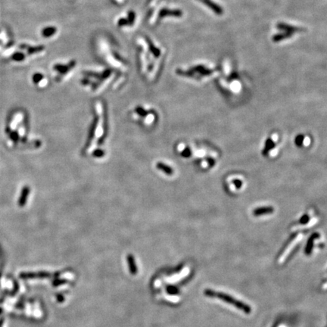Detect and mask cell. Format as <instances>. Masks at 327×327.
<instances>
[{
  "label": "cell",
  "instance_id": "cell-13",
  "mask_svg": "<svg viewBox=\"0 0 327 327\" xmlns=\"http://www.w3.org/2000/svg\"><path fill=\"white\" fill-rule=\"evenodd\" d=\"M138 41H139V43H140V44H141L142 46H143V47L144 48L145 51H148V46H147V44H146V43H145L144 40H143V39H139Z\"/></svg>",
  "mask_w": 327,
  "mask_h": 327
},
{
  "label": "cell",
  "instance_id": "cell-3",
  "mask_svg": "<svg viewBox=\"0 0 327 327\" xmlns=\"http://www.w3.org/2000/svg\"><path fill=\"white\" fill-rule=\"evenodd\" d=\"M156 167L158 169H159L160 170L163 171L164 173H165L167 175H172L173 173V170L170 167V166L166 165L165 164L162 163V162H158L156 164Z\"/></svg>",
  "mask_w": 327,
  "mask_h": 327
},
{
  "label": "cell",
  "instance_id": "cell-14",
  "mask_svg": "<svg viewBox=\"0 0 327 327\" xmlns=\"http://www.w3.org/2000/svg\"><path fill=\"white\" fill-rule=\"evenodd\" d=\"M309 218H310V217H309V216L307 215V214H306V215H304V217H302V219H301L300 222H301V223H307V222L309 220Z\"/></svg>",
  "mask_w": 327,
  "mask_h": 327
},
{
  "label": "cell",
  "instance_id": "cell-9",
  "mask_svg": "<svg viewBox=\"0 0 327 327\" xmlns=\"http://www.w3.org/2000/svg\"><path fill=\"white\" fill-rule=\"evenodd\" d=\"M141 60H142V64H143V71H146V68H147V64H146V57H145L144 53H142L141 54Z\"/></svg>",
  "mask_w": 327,
  "mask_h": 327
},
{
  "label": "cell",
  "instance_id": "cell-11",
  "mask_svg": "<svg viewBox=\"0 0 327 327\" xmlns=\"http://www.w3.org/2000/svg\"><path fill=\"white\" fill-rule=\"evenodd\" d=\"M42 80H43V75L40 74H36L33 76V82L34 83H38Z\"/></svg>",
  "mask_w": 327,
  "mask_h": 327
},
{
  "label": "cell",
  "instance_id": "cell-10",
  "mask_svg": "<svg viewBox=\"0 0 327 327\" xmlns=\"http://www.w3.org/2000/svg\"><path fill=\"white\" fill-rule=\"evenodd\" d=\"M303 143H304V136H303L302 135H299V136H298L295 139L296 145L298 146H302L303 145Z\"/></svg>",
  "mask_w": 327,
  "mask_h": 327
},
{
  "label": "cell",
  "instance_id": "cell-1",
  "mask_svg": "<svg viewBox=\"0 0 327 327\" xmlns=\"http://www.w3.org/2000/svg\"><path fill=\"white\" fill-rule=\"evenodd\" d=\"M204 294L207 296L209 297H213V298H217L220 299V300L223 301V302H228L229 304H232L234 307H237L239 310H242L243 312H245V314H249L251 312V307H249L247 304H244L243 302H240V301L237 300V299L233 298L232 296L228 295L225 294V293L222 292H217V291H214V290L211 289H206L204 290Z\"/></svg>",
  "mask_w": 327,
  "mask_h": 327
},
{
  "label": "cell",
  "instance_id": "cell-23",
  "mask_svg": "<svg viewBox=\"0 0 327 327\" xmlns=\"http://www.w3.org/2000/svg\"><path fill=\"white\" fill-rule=\"evenodd\" d=\"M117 1L118 2H123L124 0H117Z\"/></svg>",
  "mask_w": 327,
  "mask_h": 327
},
{
  "label": "cell",
  "instance_id": "cell-19",
  "mask_svg": "<svg viewBox=\"0 0 327 327\" xmlns=\"http://www.w3.org/2000/svg\"><path fill=\"white\" fill-rule=\"evenodd\" d=\"M46 83H47V80H46V79H43V80H41V83H40V86H45Z\"/></svg>",
  "mask_w": 327,
  "mask_h": 327
},
{
  "label": "cell",
  "instance_id": "cell-12",
  "mask_svg": "<svg viewBox=\"0 0 327 327\" xmlns=\"http://www.w3.org/2000/svg\"><path fill=\"white\" fill-rule=\"evenodd\" d=\"M43 48H42V47H39V48H30V49H28V53H30V54H32V53L37 52V51H39L43 50Z\"/></svg>",
  "mask_w": 327,
  "mask_h": 327
},
{
  "label": "cell",
  "instance_id": "cell-6",
  "mask_svg": "<svg viewBox=\"0 0 327 327\" xmlns=\"http://www.w3.org/2000/svg\"><path fill=\"white\" fill-rule=\"evenodd\" d=\"M56 33V28L55 27H47V28L44 29L43 31L42 32V34L45 36V37H50L51 36H52L53 34Z\"/></svg>",
  "mask_w": 327,
  "mask_h": 327
},
{
  "label": "cell",
  "instance_id": "cell-5",
  "mask_svg": "<svg viewBox=\"0 0 327 327\" xmlns=\"http://www.w3.org/2000/svg\"><path fill=\"white\" fill-rule=\"evenodd\" d=\"M275 147V142L273 141V139H268L266 141L265 143V148H264L263 154H266L267 153L270 152V151H271L272 149H274Z\"/></svg>",
  "mask_w": 327,
  "mask_h": 327
},
{
  "label": "cell",
  "instance_id": "cell-20",
  "mask_svg": "<svg viewBox=\"0 0 327 327\" xmlns=\"http://www.w3.org/2000/svg\"><path fill=\"white\" fill-rule=\"evenodd\" d=\"M189 151V149H186V150H185L184 151L185 152L182 153V155L184 156V157H187V156H189V152H188Z\"/></svg>",
  "mask_w": 327,
  "mask_h": 327
},
{
  "label": "cell",
  "instance_id": "cell-8",
  "mask_svg": "<svg viewBox=\"0 0 327 327\" xmlns=\"http://www.w3.org/2000/svg\"><path fill=\"white\" fill-rule=\"evenodd\" d=\"M25 59V55L23 54V53H21V52L15 53V54H14L12 55V59L13 60L16 61V62H21V61L24 60Z\"/></svg>",
  "mask_w": 327,
  "mask_h": 327
},
{
  "label": "cell",
  "instance_id": "cell-21",
  "mask_svg": "<svg viewBox=\"0 0 327 327\" xmlns=\"http://www.w3.org/2000/svg\"><path fill=\"white\" fill-rule=\"evenodd\" d=\"M3 324V319H0V327H2V326Z\"/></svg>",
  "mask_w": 327,
  "mask_h": 327
},
{
  "label": "cell",
  "instance_id": "cell-18",
  "mask_svg": "<svg viewBox=\"0 0 327 327\" xmlns=\"http://www.w3.org/2000/svg\"><path fill=\"white\" fill-rule=\"evenodd\" d=\"M129 17H130V21L132 23L134 21V14L133 13H130L129 14Z\"/></svg>",
  "mask_w": 327,
  "mask_h": 327
},
{
  "label": "cell",
  "instance_id": "cell-7",
  "mask_svg": "<svg viewBox=\"0 0 327 327\" xmlns=\"http://www.w3.org/2000/svg\"><path fill=\"white\" fill-rule=\"evenodd\" d=\"M316 238H317V234H314V235H312L311 237H310V239L308 240V243H307V249H306V252H307V253H310V251H311L312 245H313V241L314 240V239H316Z\"/></svg>",
  "mask_w": 327,
  "mask_h": 327
},
{
  "label": "cell",
  "instance_id": "cell-2",
  "mask_svg": "<svg viewBox=\"0 0 327 327\" xmlns=\"http://www.w3.org/2000/svg\"><path fill=\"white\" fill-rule=\"evenodd\" d=\"M273 211H274V209L272 207H258V208L253 211V214H254V216H256V217H257V216H262L265 215V214H272Z\"/></svg>",
  "mask_w": 327,
  "mask_h": 327
},
{
  "label": "cell",
  "instance_id": "cell-15",
  "mask_svg": "<svg viewBox=\"0 0 327 327\" xmlns=\"http://www.w3.org/2000/svg\"><path fill=\"white\" fill-rule=\"evenodd\" d=\"M233 183H234L235 185H236V187L238 188V189H239L240 187L241 186V185H242V183H241L240 180H235L234 182H233Z\"/></svg>",
  "mask_w": 327,
  "mask_h": 327
},
{
  "label": "cell",
  "instance_id": "cell-16",
  "mask_svg": "<svg viewBox=\"0 0 327 327\" xmlns=\"http://www.w3.org/2000/svg\"><path fill=\"white\" fill-rule=\"evenodd\" d=\"M137 112L139 114H141V115L144 116V114H146V112L145 110H143V108H137Z\"/></svg>",
  "mask_w": 327,
  "mask_h": 327
},
{
  "label": "cell",
  "instance_id": "cell-17",
  "mask_svg": "<svg viewBox=\"0 0 327 327\" xmlns=\"http://www.w3.org/2000/svg\"><path fill=\"white\" fill-rule=\"evenodd\" d=\"M127 23V20H125V19H120V20L119 21V25H126Z\"/></svg>",
  "mask_w": 327,
  "mask_h": 327
},
{
  "label": "cell",
  "instance_id": "cell-24",
  "mask_svg": "<svg viewBox=\"0 0 327 327\" xmlns=\"http://www.w3.org/2000/svg\"><path fill=\"white\" fill-rule=\"evenodd\" d=\"M2 309L1 307H0V314H2Z\"/></svg>",
  "mask_w": 327,
  "mask_h": 327
},
{
  "label": "cell",
  "instance_id": "cell-4",
  "mask_svg": "<svg viewBox=\"0 0 327 327\" xmlns=\"http://www.w3.org/2000/svg\"><path fill=\"white\" fill-rule=\"evenodd\" d=\"M29 192H30V189H29V187H27V186L24 187L23 190H22L21 196L20 199H19V205H20L21 207H23V206L25 204L26 201H27V196H28V195H29Z\"/></svg>",
  "mask_w": 327,
  "mask_h": 327
},
{
  "label": "cell",
  "instance_id": "cell-22",
  "mask_svg": "<svg viewBox=\"0 0 327 327\" xmlns=\"http://www.w3.org/2000/svg\"><path fill=\"white\" fill-rule=\"evenodd\" d=\"M157 2V0H153V1H152V2H151V6H153V5H154V4H155V2Z\"/></svg>",
  "mask_w": 327,
  "mask_h": 327
}]
</instances>
